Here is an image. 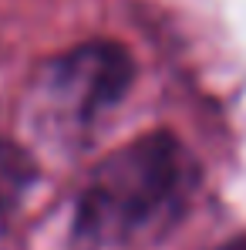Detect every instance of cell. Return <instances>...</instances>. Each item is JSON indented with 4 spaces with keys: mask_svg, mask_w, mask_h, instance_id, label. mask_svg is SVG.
Masks as SVG:
<instances>
[{
    "mask_svg": "<svg viewBox=\"0 0 246 250\" xmlns=\"http://www.w3.org/2000/svg\"><path fill=\"white\" fill-rule=\"evenodd\" d=\"M199 186L192 152L172 132H145L101 159L75 209L84 247H128L172 230Z\"/></svg>",
    "mask_w": 246,
    "mask_h": 250,
    "instance_id": "1",
    "label": "cell"
},
{
    "mask_svg": "<svg viewBox=\"0 0 246 250\" xmlns=\"http://www.w3.org/2000/svg\"><path fill=\"white\" fill-rule=\"evenodd\" d=\"M135 61L115 41H88L44 68V105L75 128L91 125L128 95Z\"/></svg>",
    "mask_w": 246,
    "mask_h": 250,
    "instance_id": "2",
    "label": "cell"
},
{
    "mask_svg": "<svg viewBox=\"0 0 246 250\" xmlns=\"http://www.w3.org/2000/svg\"><path fill=\"white\" fill-rule=\"evenodd\" d=\"M34 179H38V166H34L31 152L24 146H17L14 139L0 135V220L20 207V200Z\"/></svg>",
    "mask_w": 246,
    "mask_h": 250,
    "instance_id": "3",
    "label": "cell"
}]
</instances>
